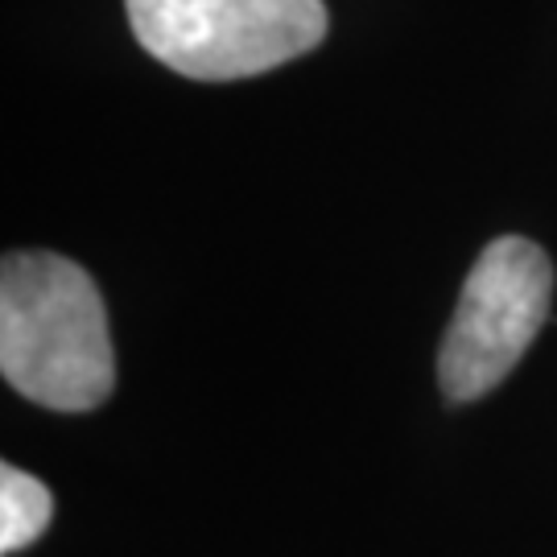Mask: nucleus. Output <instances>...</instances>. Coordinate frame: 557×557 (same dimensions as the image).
<instances>
[{"mask_svg":"<svg viewBox=\"0 0 557 557\" xmlns=\"http://www.w3.org/2000/svg\"><path fill=\"white\" fill-rule=\"evenodd\" d=\"M0 376L54 413H91L116 388L100 285L75 260L13 248L0 264Z\"/></svg>","mask_w":557,"mask_h":557,"instance_id":"obj_1","label":"nucleus"},{"mask_svg":"<svg viewBox=\"0 0 557 557\" xmlns=\"http://www.w3.org/2000/svg\"><path fill=\"white\" fill-rule=\"evenodd\" d=\"M140 50L182 79L232 83L319 50L322 0H124Z\"/></svg>","mask_w":557,"mask_h":557,"instance_id":"obj_2","label":"nucleus"},{"mask_svg":"<svg viewBox=\"0 0 557 557\" xmlns=\"http://www.w3.org/2000/svg\"><path fill=\"white\" fill-rule=\"evenodd\" d=\"M554 260L529 236H496L462 281L455 319L438 347V388L446 400L487 397L533 347L549 319Z\"/></svg>","mask_w":557,"mask_h":557,"instance_id":"obj_3","label":"nucleus"},{"mask_svg":"<svg viewBox=\"0 0 557 557\" xmlns=\"http://www.w3.org/2000/svg\"><path fill=\"white\" fill-rule=\"evenodd\" d=\"M54 520V496L29 471L0 467V554L29 549Z\"/></svg>","mask_w":557,"mask_h":557,"instance_id":"obj_4","label":"nucleus"}]
</instances>
